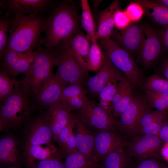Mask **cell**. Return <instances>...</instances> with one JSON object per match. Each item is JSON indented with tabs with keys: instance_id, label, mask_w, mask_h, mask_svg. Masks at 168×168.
Segmentation results:
<instances>
[{
	"instance_id": "cell-1",
	"label": "cell",
	"mask_w": 168,
	"mask_h": 168,
	"mask_svg": "<svg viewBox=\"0 0 168 168\" xmlns=\"http://www.w3.org/2000/svg\"><path fill=\"white\" fill-rule=\"evenodd\" d=\"M76 6L64 1L57 4L46 17L42 45L52 50L78 33L80 21Z\"/></svg>"
},
{
	"instance_id": "cell-2",
	"label": "cell",
	"mask_w": 168,
	"mask_h": 168,
	"mask_svg": "<svg viewBox=\"0 0 168 168\" xmlns=\"http://www.w3.org/2000/svg\"><path fill=\"white\" fill-rule=\"evenodd\" d=\"M11 16L6 50L30 52L42 45L43 38L41 35L44 32L46 17L41 14Z\"/></svg>"
},
{
	"instance_id": "cell-3",
	"label": "cell",
	"mask_w": 168,
	"mask_h": 168,
	"mask_svg": "<svg viewBox=\"0 0 168 168\" xmlns=\"http://www.w3.org/2000/svg\"><path fill=\"white\" fill-rule=\"evenodd\" d=\"M54 50H49L42 46L35 50V54L28 72L20 86L28 96H35L42 86L54 75L55 66Z\"/></svg>"
},
{
	"instance_id": "cell-4",
	"label": "cell",
	"mask_w": 168,
	"mask_h": 168,
	"mask_svg": "<svg viewBox=\"0 0 168 168\" xmlns=\"http://www.w3.org/2000/svg\"><path fill=\"white\" fill-rule=\"evenodd\" d=\"M20 83V81L1 105V132L19 126L30 114L31 105L29 96L23 90Z\"/></svg>"
},
{
	"instance_id": "cell-5",
	"label": "cell",
	"mask_w": 168,
	"mask_h": 168,
	"mask_svg": "<svg viewBox=\"0 0 168 168\" xmlns=\"http://www.w3.org/2000/svg\"><path fill=\"white\" fill-rule=\"evenodd\" d=\"M98 40L112 63L125 75L133 88L141 86L143 75L131 54L110 37Z\"/></svg>"
},
{
	"instance_id": "cell-6",
	"label": "cell",
	"mask_w": 168,
	"mask_h": 168,
	"mask_svg": "<svg viewBox=\"0 0 168 168\" xmlns=\"http://www.w3.org/2000/svg\"><path fill=\"white\" fill-rule=\"evenodd\" d=\"M69 40L54 49L55 65L57 67L55 75L67 84L82 85L86 75L71 53Z\"/></svg>"
},
{
	"instance_id": "cell-7",
	"label": "cell",
	"mask_w": 168,
	"mask_h": 168,
	"mask_svg": "<svg viewBox=\"0 0 168 168\" xmlns=\"http://www.w3.org/2000/svg\"><path fill=\"white\" fill-rule=\"evenodd\" d=\"M77 114L94 133L104 130L116 131L118 129V120L106 112L98 103L89 100Z\"/></svg>"
},
{
	"instance_id": "cell-8",
	"label": "cell",
	"mask_w": 168,
	"mask_h": 168,
	"mask_svg": "<svg viewBox=\"0 0 168 168\" xmlns=\"http://www.w3.org/2000/svg\"><path fill=\"white\" fill-rule=\"evenodd\" d=\"M146 99L134 94L131 102L118 120V129L121 132L134 136L135 129L143 115L149 110Z\"/></svg>"
},
{
	"instance_id": "cell-9",
	"label": "cell",
	"mask_w": 168,
	"mask_h": 168,
	"mask_svg": "<svg viewBox=\"0 0 168 168\" xmlns=\"http://www.w3.org/2000/svg\"><path fill=\"white\" fill-rule=\"evenodd\" d=\"M111 37L112 40L131 54L138 52L141 47L145 37V26L133 22L124 29L113 32Z\"/></svg>"
},
{
	"instance_id": "cell-10",
	"label": "cell",
	"mask_w": 168,
	"mask_h": 168,
	"mask_svg": "<svg viewBox=\"0 0 168 168\" xmlns=\"http://www.w3.org/2000/svg\"><path fill=\"white\" fill-rule=\"evenodd\" d=\"M104 53L105 57L103 64L95 75L88 78L86 83L89 93L94 96H98L101 90L108 83L119 82L126 77L113 64Z\"/></svg>"
},
{
	"instance_id": "cell-11",
	"label": "cell",
	"mask_w": 168,
	"mask_h": 168,
	"mask_svg": "<svg viewBox=\"0 0 168 168\" xmlns=\"http://www.w3.org/2000/svg\"><path fill=\"white\" fill-rule=\"evenodd\" d=\"M129 142L124 140L116 131L104 130L95 133L93 153L99 162L109 153L120 147L128 146Z\"/></svg>"
},
{
	"instance_id": "cell-12",
	"label": "cell",
	"mask_w": 168,
	"mask_h": 168,
	"mask_svg": "<svg viewBox=\"0 0 168 168\" xmlns=\"http://www.w3.org/2000/svg\"><path fill=\"white\" fill-rule=\"evenodd\" d=\"M35 51L20 53L6 50L2 58L1 69L13 77L24 73L26 75L31 66Z\"/></svg>"
},
{
	"instance_id": "cell-13",
	"label": "cell",
	"mask_w": 168,
	"mask_h": 168,
	"mask_svg": "<svg viewBox=\"0 0 168 168\" xmlns=\"http://www.w3.org/2000/svg\"><path fill=\"white\" fill-rule=\"evenodd\" d=\"M164 142L157 135H140L133 138L128 147L131 155L144 160L156 156Z\"/></svg>"
},
{
	"instance_id": "cell-14",
	"label": "cell",
	"mask_w": 168,
	"mask_h": 168,
	"mask_svg": "<svg viewBox=\"0 0 168 168\" xmlns=\"http://www.w3.org/2000/svg\"><path fill=\"white\" fill-rule=\"evenodd\" d=\"M145 37L138 52L139 58L146 67L153 65L159 57L163 48L159 33L149 26H145Z\"/></svg>"
},
{
	"instance_id": "cell-15",
	"label": "cell",
	"mask_w": 168,
	"mask_h": 168,
	"mask_svg": "<svg viewBox=\"0 0 168 168\" xmlns=\"http://www.w3.org/2000/svg\"><path fill=\"white\" fill-rule=\"evenodd\" d=\"M52 4L49 0H2L0 7L10 16L41 14Z\"/></svg>"
},
{
	"instance_id": "cell-16",
	"label": "cell",
	"mask_w": 168,
	"mask_h": 168,
	"mask_svg": "<svg viewBox=\"0 0 168 168\" xmlns=\"http://www.w3.org/2000/svg\"><path fill=\"white\" fill-rule=\"evenodd\" d=\"M66 83L54 74L41 87L35 96L37 103L47 109L60 101Z\"/></svg>"
},
{
	"instance_id": "cell-17",
	"label": "cell",
	"mask_w": 168,
	"mask_h": 168,
	"mask_svg": "<svg viewBox=\"0 0 168 168\" xmlns=\"http://www.w3.org/2000/svg\"><path fill=\"white\" fill-rule=\"evenodd\" d=\"M72 113V111L60 101L47 109L44 118L55 142H57L60 133L67 124Z\"/></svg>"
},
{
	"instance_id": "cell-18",
	"label": "cell",
	"mask_w": 168,
	"mask_h": 168,
	"mask_svg": "<svg viewBox=\"0 0 168 168\" xmlns=\"http://www.w3.org/2000/svg\"><path fill=\"white\" fill-rule=\"evenodd\" d=\"M74 117L77 151L87 157L97 160L93 153L95 133L84 123L77 114L74 113Z\"/></svg>"
},
{
	"instance_id": "cell-19",
	"label": "cell",
	"mask_w": 168,
	"mask_h": 168,
	"mask_svg": "<svg viewBox=\"0 0 168 168\" xmlns=\"http://www.w3.org/2000/svg\"><path fill=\"white\" fill-rule=\"evenodd\" d=\"M53 136L44 117H39L30 126L26 133L25 145L51 143Z\"/></svg>"
},
{
	"instance_id": "cell-20",
	"label": "cell",
	"mask_w": 168,
	"mask_h": 168,
	"mask_svg": "<svg viewBox=\"0 0 168 168\" xmlns=\"http://www.w3.org/2000/svg\"><path fill=\"white\" fill-rule=\"evenodd\" d=\"M118 1H113L106 8L100 11L98 16V22L96 38L100 39L111 37L115 27L114 16L115 12L119 8Z\"/></svg>"
},
{
	"instance_id": "cell-21",
	"label": "cell",
	"mask_w": 168,
	"mask_h": 168,
	"mask_svg": "<svg viewBox=\"0 0 168 168\" xmlns=\"http://www.w3.org/2000/svg\"><path fill=\"white\" fill-rule=\"evenodd\" d=\"M90 41L86 35L78 33L69 41L71 53L86 76L89 71L86 60L91 46Z\"/></svg>"
},
{
	"instance_id": "cell-22",
	"label": "cell",
	"mask_w": 168,
	"mask_h": 168,
	"mask_svg": "<svg viewBox=\"0 0 168 168\" xmlns=\"http://www.w3.org/2000/svg\"><path fill=\"white\" fill-rule=\"evenodd\" d=\"M24 152L31 166L35 160L41 161L57 156L63 157L59 149L52 143L25 145Z\"/></svg>"
},
{
	"instance_id": "cell-23",
	"label": "cell",
	"mask_w": 168,
	"mask_h": 168,
	"mask_svg": "<svg viewBox=\"0 0 168 168\" xmlns=\"http://www.w3.org/2000/svg\"><path fill=\"white\" fill-rule=\"evenodd\" d=\"M75 127L74 113L72 112L70 119L60 133L56 142L63 156L78 151L74 131Z\"/></svg>"
},
{
	"instance_id": "cell-24",
	"label": "cell",
	"mask_w": 168,
	"mask_h": 168,
	"mask_svg": "<svg viewBox=\"0 0 168 168\" xmlns=\"http://www.w3.org/2000/svg\"><path fill=\"white\" fill-rule=\"evenodd\" d=\"M17 144L16 139L11 136H7L0 140V161L7 165H14L19 160Z\"/></svg>"
},
{
	"instance_id": "cell-25",
	"label": "cell",
	"mask_w": 168,
	"mask_h": 168,
	"mask_svg": "<svg viewBox=\"0 0 168 168\" xmlns=\"http://www.w3.org/2000/svg\"><path fill=\"white\" fill-rule=\"evenodd\" d=\"M140 5L157 24L163 26H168V8L155 1L137 0Z\"/></svg>"
},
{
	"instance_id": "cell-26",
	"label": "cell",
	"mask_w": 168,
	"mask_h": 168,
	"mask_svg": "<svg viewBox=\"0 0 168 168\" xmlns=\"http://www.w3.org/2000/svg\"><path fill=\"white\" fill-rule=\"evenodd\" d=\"M81 4L82 26L86 33V36L91 42L97 40L96 38V29L88 2L87 0H81Z\"/></svg>"
},
{
	"instance_id": "cell-27",
	"label": "cell",
	"mask_w": 168,
	"mask_h": 168,
	"mask_svg": "<svg viewBox=\"0 0 168 168\" xmlns=\"http://www.w3.org/2000/svg\"><path fill=\"white\" fill-rule=\"evenodd\" d=\"M65 156V168H91L100 165L96 160L89 158L78 151Z\"/></svg>"
},
{
	"instance_id": "cell-28",
	"label": "cell",
	"mask_w": 168,
	"mask_h": 168,
	"mask_svg": "<svg viewBox=\"0 0 168 168\" xmlns=\"http://www.w3.org/2000/svg\"><path fill=\"white\" fill-rule=\"evenodd\" d=\"M124 148H119L108 154L101 161V168H126L128 159Z\"/></svg>"
},
{
	"instance_id": "cell-29",
	"label": "cell",
	"mask_w": 168,
	"mask_h": 168,
	"mask_svg": "<svg viewBox=\"0 0 168 168\" xmlns=\"http://www.w3.org/2000/svg\"><path fill=\"white\" fill-rule=\"evenodd\" d=\"M89 51L86 59V63L88 71H98L104 63L105 54L101 49L97 40L91 42Z\"/></svg>"
},
{
	"instance_id": "cell-30",
	"label": "cell",
	"mask_w": 168,
	"mask_h": 168,
	"mask_svg": "<svg viewBox=\"0 0 168 168\" xmlns=\"http://www.w3.org/2000/svg\"><path fill=\"white\" fill-rule=\"evenodd\" d=\"M119 82H114L108 83L103 88L98 95L99 105L112 117V102L117 91Z\"/></svg>"
},
{
	"instance_id": "cell-31",
	"label": "cell",
	"mask_w": 168,
	"mask_h": 168,
	"mask_svg": "<svg viewBox=\"0 0 168 168\" xmlns=\"http://www.w3.org/2000/svg\"><path fill=\"white\" fill-rule=\"evenodd\" d=\"M149 105L157 110L168 113V93H160L144 90Z\"/></svg>"
},
{
	"instance_id": "cell-32",
	"label": "cell",
	"mask_w": 168,
	"mask_h": 168,
	"mask_svg": "<svg viewBox=\"0 0 168 168\" xmlns=\"http://www.w3.org/2000/svg\"><path fill=\"white\" fill-rule=\"evenodd\" d=\"M20 81L12 79L5 71H0V101L1 103L12 93L16 86Z\"/></svg>"
},
{
	"instance_id": "cell-33",
	"label": "cell",
	"mask_w": 168,
	"mask_h": 168,
	"mask_svg": "<svg viewBox=\"0 0 168 168\" xmlns=\"http://www.w3.org/2000/svg\"><path fill=\"white\" fill-rule=\"evenodd\" d=\"M144 90L168 93V80L157 74L149 77L143 85Z\"/></svg>"
},
{
	"instance_id": "cell-34",
	"label": "cell",
	"mask_w": 168,
	"mask_h": 168,
	"mask_svg": "<svg viewBox=\"0 0 168 168\" xmlns=\"http://www.w3.org/2000/svg\"><path fill=\"white\" fill-rule=\"evenodd\" d=\"M12 16L6 13L0 18V57L2 59L7 46Z\"/></svg>"
},
{
	"instance_id": "cell-35",
	"label": "cell",
	"mask_w": 168,
	"mask_h": 168,
	"mask_svg": "<svg viewBox=\"0 0 168 168\" xmlns=\"http://www.w3.org/2000/svg\"><path fill=\"white\" fill-rule=\"evenodd\" d=\"M89 101L86 95L71 96L62 98L60 100V101L72 111L79 110Z\"/></svg>"
},
{
	"instance_id": "cell-36",
	"label": "cell",
	"mask_w": 168,
	"mask_h": 168,
	"mask_svg": "<svg viewBox=\"0 0 168 168\" xmlns=\"http://www.w3.org/2000/svg\"><path fill=\"white\" fill-rule=\"evenodd\" d=\"M133 87L130 89L121 99L120 101L113 108L112 116L117 119L127 106L131 102L134 96Z\"/></svg>"
},
{
	"instance_id": "cell-37",
	"label": "cell",
	"mask_w": 168,
	"mask_h": 168,
	"mask_svg": "<svg viewBox=\"0 0 168 168\" xmlns=\"http://www.w3.org/2000/svg\"><path fill=\"white\" fill-rule=\"evenodd\" d=\"M62 157L57 156L49 159L40 161L36 166L33 164V168H65Z\"/></svg>"
},
{
	"instance_id": "cell-38",
	"label": "cell",
	"mask_w": 168,
	"mask_h": 168,
	"mask_svg": "<svg viewBox=\"0 0 168 168\" xmlns=\"http://www.w3.org/2000/svg\"><path fill=\"white\" fill-rule=\"evenodd\" d=\"M115 26L118 30L123 29L130 23V19L126 12L119 9L116 11L114 16Z\"/></svg>"
},
{
	"instance_id": "cell-39",
	"label": "cell",
	"mask_w": 168,
	"mask_h": 168,
	"mask_svg": "<svg viewBox=\"0 0 168 168\" xmlns=\"http://www.w3.org/2000/svg\"><path fill=\"white\" fill-rule=\"evenodd\" d=\"M143 11L142 7L135 3L129 4L127 8L126 12L130 20L136 21L141 17L143 13Z\"/></svg>"
},
{
	"instance_id": "cell-40",
	"label": "cell",
	"mask_w": 168,
	"mask_h": 168,
	"mask_svg": "<svg viewBox=\"0 0 168 168\" xmlns=\"http://www.w3.org/2000/svg\"><path fill=\"white\" fill-rule=\"evenodd\" d=\"M156 161L150 159H145L139 163L135 168H162Z\"/></svg>"
},
{
	"instance_id": "cell-41",
	"label": "cell",
	"mask_w": 168,
	"mask_h": 168,
	"mask_svg": "<svg viewBox=\"0 0 168 168\" xmlns=\"http://www.w3.org/2000/svg\"><path fill=\"white\" fill-rule=\"evenodd\" d=\"M158 136L164 142L168 143V119L161 126Z\"/></svg>"
},
{
	"instance_id": "cell-42",
	"label": "cell",
	"mask_w": 168,
	"mask_h": 168,
	"mask_svg": "<svg viewBox=\"0 0 168 168\" xmlns=\"http://www.w3.org/2000/svg\"><path fill=\"white\" fill-rule=\"evenodd\" d=\"M159 33L163 47L168 52V26H163V29Z\"/></svg>"
},
{
	"instance_id": "cell-43",
	"label": "cell",
	"mask_w": 168,
	"mask_h": 168,
	"mask_svg": "<svg viewBox=\"0 0 168 168\" xmlns=\"http://www.w3.org/2000/svg\"><path fill=\"white\" fill-rule=\"evenodd\" d=\"M161 71L165 78L168 80V57L163 61L161 67Z\"/></svg>"
},
{
	"instance_id": "cell-44",
	"label": "cell",
	"mask_w": 168,
	"mask_h": 168,
	"mask_svg": "<svg viewBox=\"0 0 168 168\" xmlns=\"http://www.w3.org/2000/svg\"><path fill=\"white\" fill-rule=\"evenodd\" d=\"M166 143L162 147L161 151L162 156L168 161V143Z\"/></svg>"
},
{
	"instance_id": "cell-45",
	"label": "cell",
	"mask_w": 168,
	"mask_h": 168,
	"mask_svg": "<svg viewBox=\"0 0 168 168\" xmlns=\"http://www.w3.org/2000/svg\"><path fill=\"white\" fill-rule=\"evenodd\" d=\"M154 1L168 8V0H158Z\"/></svg>"
},
{
	"instance_id": "cell-46",
	"label": "cell",
	"mask_w": 168,
	"mask_h": 168,
	"mask_svg": "<svg viewBox=\"0 0 168 168\" xmlns=\"http://www.w3.org/2000/svg\"><path fill=\"white\" fill-rule=\"evenodd\" d=\"M91 168H101V166L100 165V166L93 167Z\"/></svg>"
},
{
	"instance_id": "cell-47",
	"label": "cell",
	"mask_w": 168,
	"mask_h": 168,
	"mask_svg": "<svg viewBox=\"0 0 168 168\" xmlns=\"http://www.w3.org/2000/svg\"><path fill=\"white\" fill-rule=\"evenodd\" d=\"M162 168H168V166L162 167Z\"/></svg>"
},
{
	"instance_id": "cell-48",
	"label": "cell",
	"mask_w": 168,
	"mask_h": 168,
	"mask_svg": "<svg viewBox=\"0 0 168 168\" xmlns=\"http://www.w3.org/2000/svg\"><path fill=\"white\" fill-rule=\"evenodd\" d=\"M9 168H13V167H9Z\"/></svg>"
}]
</instances>
